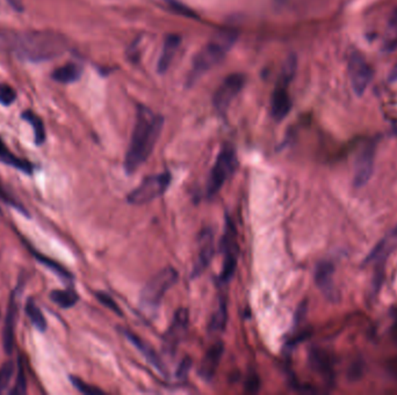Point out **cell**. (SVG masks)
<instances>
[{
  "label": "cell",
  "mask_w": 397,
  "mask_h": 395,
  "mask_svg": "<svg viewBox=\"0 0 397 395\" xmlns=\"http://www.w3.org/2000/svg\"><path fill=\"white\" fill-rule=\"evenodd\" d=\"M18 317V300L17 295L13 292L10 298L8 306V313L5 318L4 332H3V344H4L5 352L11 354L14 346V329Z\"/></svg>",
  "instance_id": "5bb4252c"
},
{
  "label": "cell",
  "mask_w": 397,
  "mask_h": 395,
  "mask_svg": "<svg viewBox=\"0 0 397 395\" xmlns=\"http://www.w3.org/2000/svg\"><path fill=\"white\" fill-rule=\"evenodd\" d=\"M13 374H14V363L12 361L5 362L0 368V393L6 391Z\"/></svg>",
  "instance_id": "83f0119b"
},
{
  "label": "cell",
  "mask_w": 397,
  "mask_h": 395,
  "mask_svg": "<svg viewBox=\"0 0 397 395\" xmlns=\"http://www.w3.org/2000/svg\"><path fill=\"white\" fill-rule=\"evenodd\" d=\"M23 118L26 122L30 123L32 128H33L35 144H43L45 141V128L41 118L30 111H23Z\"/></svg>",
  "instance_id": "603a6c76"
},
{
  "label": "cell",
  "mask_w": 397,
  "mask_h": 395,
  "mask_svg": "<svg viewBox=\"0 0 397 395\" xmlns=\"http://www.w3.org/2000/svg\"><path fill=\"white\" fill-rule=\"evenodd\" d=\"M223 351H224V347L221 342H217L208 349L207 354L202 359L200 370H199V373L204 381H211L215 376L216 370L219 368V362H221Z\"/></svg>",
  "instance_id": "9a60e30c"
},
{
  "label": "cell",
  "mask_w": 397,
  "mask_h": 395,
  "mask_svg": "<svg viewBox=\"0 0 397 395\" xmlns=\"http://www.w3.org/2000/svg\"><path fill=\"white\" fill-rule=\"evenodd\" d=\"M17 100V92L8 84L0 85V104L3 106H11Z\"/></svg>",
  "instance_id": "4dcf8cb0"
},
{
  "label": "cell",
  "mask_w": 397,
  "mask_h": 395,
  "mask_svg": "<svg viewBox=\"0 0 397 395\" xmlns=\"http://www.w3.org/2000/svg\"><path fill=\"white\" fill-rule=\"evenodd\" d=\"M297 69V58L295 56H290L286 63L282 67V74L279 78L275 89L272 94L271 113L275 121H282L287 117L292 109V100L288 94V84L293 79Z\"/></svg>",
  "instance_id": "5b68a950"
},
{
  "label": "cell",
  "mask_w": 397,
  "mask_h": 395,
  "mask_svg": "<svg viewBox=\"0 0 397 395\" xmlns=\"http://www.w3.org/2000/svg\"><path fill=\"white\" fill-rule=\"evenodd\" d=\"M375 145L368 144L361 150L358 155L356 163V174H354V185L363 187L367 183L373 173L374 166Z\"/></svg>",
  "instance_id": "7c38bea8"
},
{
  "label": "cell",
  "mask_w": 397,
  "mask_h": 395,
  "mask_svg": "<svg viewBox=\"0 0 397 395\" xmlns=\"http://www.w3.org/2000/svg\"><path fill=\"white\" fill-rule=\"evenodd\" d=\"M0 200L3 201V202H5V203L11 204V205H14V207H19V209H20L19 204L17 203L15 200H13L11 196H10V194H8V192L5 190L4 187H3V185H1V182H0Z\"/></svg>",
  "instance_id": "d6a6232c"
},
{
  "label": "cell",
  "mask_w": 397,
  "mask_h": 395,
  "mask_svg": "<svg viewBox=\"0 0 397 395\" xmlns=\"http://www.w3.org/2000/svg\"><path fill=\"white\" fill-rule=\"evenodd\" d=\"M26 314L35 328L39 329L40 332H45V329H47V320H45V315L42 313V311L40 310V307L34 303L33 300H30L27 302Z\"/></svg>",
  "instance_id": "cb8c5ba5"
},
{
  "label": "cell",
  "mask_w": 397,
  "mask_h": 395,
  "mask_svg": "<svg viewBox=\"0 0 397 395\" xmlns=\"http://www.w3.org/2000/svg\"><path fill=\"white\" fill-rule=\"evenodd\" d=\"M27 392V381H26V373H25V370H23V363L19 362L18 364V377H17V381H15V386L13 390H12V394H25Z\"/></svg>",
  "instance_id": "f1b7e54d"
},
{
  "label": "cell",
  "mask_w": 397,
  "mask_h": 395,
  "mask_svg": "<svg viewBox=\"0 0 397 395\" xmlns=\"http://www.w3.org/2000/svg\"><path fill=\"white\" fill-rule=\"evenodd\" d=\"M82 76V67L78 64L67 63L52 72V79L60 84H72Z\"/></svg>",
  "instance_id": "ffe728a7"
},
{
  "label": "cell",
  "mask_w": 397,
  "mask_h": 395,
  "mask_svg": "<svg viewBox=\"0 0 397 395\" xmlns=\"http://www.w3.org/2000/svg\"><path fill=\"white\" fill-rule=\"evenodd\" d=\"M245 77L241 74H233L223 80L222 84L216 89L213 104L219 114H224L235 98L244 87Z\"/></svg>",
  "instance_id": "30bf717a"
},
{
  "label": "cell",
  "mask_w": 397,
  "mask_h": 395,
  "mask_svg": "<svg viewBox=\"0 0 397 395\" xmlns=\"http://www.w3.org/2000/svg\"><path fill=\"white\" fill-rule=\"evenodd\" d=\"M123 335H126L127 339L134 344L135 347L138 348V350L141 351L142 354H144L145 359H148V362L151 365L155 366V369L158 370L160 373L167 374V370L164 366L163 362L160 361L158 354L155 352L153 348L150 347L145 341L142 340L141 337H138L134 332H129V330H123Z\"/></svg>",
  "instance_id": "e0dca14e"
},
{
  "label": "cell",
  "mask_w": 397,
  "mask_h": 395,
  "mask_svg": "<svg viewBox=\"0 0 397 395\" xmlns=\"http://www.w3.org/2000/svg\"><path fill=\"white\" fill-rule=\"evenodd\" d=\"M221 247L223 253V267L219 281V283L226 284L234 276L238 260L237 232L230 218L226 219Z\"/></svg>",
  "instance_id": "ba28073f"
},
{
  "label": "cell",
  "mask_w": 397,
  "mask_h": 395,
  "mask_svg": "<svg viewBox=\"0 0 397 395\" xmlns=\"http://www.w3.org/2000/svg\"><path fill=\"white\" fill-rule=\"evenodd\" d=\"M389 80L390 82H397V63L396 65L393 67L391 72H390Z\"/></svg>",
  "instance_id": "d590c367"
},
{
  "label": "cell",
  "mask_w": 397,
  "mask_h": 395,
  "mask_svg": "<svg viewBox=\"0 0 397 395\" xmlns=\"http://www.w3.org/2000/svg\"><path fill=\"white\" fill-rule=\"evenodd\" d=\"M34 255H35V259L43 263L45 267H48L49 269L55 271L61 278H65V280H72V275H71L65 268H63V267L58 264V263L55 262L54 260L49 259V258H47L45 255L39 254L37 251H34Z\"/></svg>",
  "instance_id": "484cf974"
},
{
  "label": "cell",
  "mask_w": 397,
  "mask_h": 395,
  "mask_svg": "<svg viewBox=\"0 0 397 395\" xmlns=\"http://www.w3.org/2000/svg\"><path fill=\"white\" fill-rule=\"evenodd\" d=\"M383 49L386 52H391L397 49V10L390 16L386 34L383 37Z\"/></svg>",
  "instance_id": "7402d4cb"
},
{
  "label": "cell",
  "mask_w": 397,
  "mask_h": 395,
  "mask_svg": "<svg viewBox=\"0 0 397 395\" xmlns=\"http://www.w3.org/2000/svg\"><path fill=\"white\" fill-rule=\"evenodd\" d=\"M0 161L4 163L8 166L14 167L17 170H21L23 173L32 174L33 173L34 167L30 161L21 159L15 157L8 146L4 144V142L0 139Z\"/></svg>",
  "instance_id": "d6986e66"
},
{
  "label": "cell",
  "mask_w": 397,
  "mask_h": 395,
  "mask_svg": "<svg viewBox=\"0 0 397 395\" xmlns=\"http://www.w3.org/2000/svg\"><path fill=\"white\" fill-rule=\"evenodd\" d=\"M178 281V273L172 267H167L157 273L142 290L141 304L147 310H156L164 295Z\"/></svg>",
  "instance_id": "8992f818"
},
{
  "label": "cell",
  "mask_w": 397,
  "mask_h": 395,
  "mask_svg": "<svg viewBox=\"0 0 397 395\" xmlns=\"http://www.w3.org/2000/svg\"><path fill=\"white\" fill-rule=\"evenodd\" d=\"M237 167V155L234 146L226 144L216 158L215 165L211 170L208 177L206 194L207 197L212 199L219 194L226 180L235 173Z\"/></svg>",
  "instance_id": "277c9868"
},
{
  "label": "cell",
  "mask_w": 397,
  "mask_h": 395,
  "mask_svg": "<svg viewBox=\"0 0 397 395\" xmlns=\"http://www.w3.org/2000/svg\"><path fill=\"white\" fill-rule=\"evenodd\" d=\"M191 368V361L189 359H184V362L182 363V365L179 366L178 376L179 377H185L187 374V371Z\"/></svg>",
  "instance_id": "836d02e7"
},
{
  "label": "cell",
  "mask_w": 397,
  "mask_h": 395,
  "mask_svg": "<svg viewBox=\"0 0 397 395\" xmlns=\"http://www.w3.org/2000/svg\"><path fill=\"white\" fill-rule=\"evenodd\" d=\"M334 264L329 261H322L316 267V284L331 300L334 298Z\"/></svg>",
  "instance_id": "2e32d148"
},
{
  "label": "cell",
  "mask_w": 397,
  "mask_h": 395,
  "mask_svg": "<svg viewBox=\"0 0 397 395\" xmlns=\"http://www.w3.org/2000/svg\"><path fill=\"white\" fill-rule=\"evenodd\" d=\"M12 8H14L17 12L23 11V0H8Z\"/></svg>",
  "instance_id": "e575fe53"
},
{
  "label": "cell",
  "mask_w": 397,
  "mask_h": 395,
  "mask_svg": "<svg viewBox=\"0 0 397 395\" xmlns=\"http://www.w3.org/2000/svg\"><path fill=\"white\" fill-rule=\"evenodd\" d=\"M180 42H182V38L178 35H175V34L167 35L165 41H164L163 50H162L160 59H158V64H157V70L160 74H165L169 70L175 52L180 45Z\"/></svg>",
  "instance_id": "ac0fdd59"
},
{
  "label": "cell",
  "mask_w": 397,
  "mask_h": 395,
  "mask_svg": "<svg viewBox=\"0 0 397 395\" xmlns=\"http://www.w3.org/2000/svg\"><path fill=\"white\" fill-rule=\"evenodd\" d=\"M347 69L353 91L356 95H363L373 78L371 65L367 63V60L361 52H353L349 57Z\"/></svg>",
  "instance_id": "9c48e42d"
},
{
  "label": "cell",
  "mask_w": 397,
  "mask_h": 395,
  "mask_svg": "<svg viewBox=\"0 0 397 395\" xmlns=\"http://www.w3.org/2000/svg\"><path fill=\"white\" fill-rule=\"evenodd\" d=\"M96 297H97V300L100 302V304L107 307L108 310L113 311V312L118 314V315H122L120 307L118 306V304L116 303V300H113L108 293H106V292H97Z\"/></svg>",
  "instance_id": "1f68e13d"
},
{
  "label": "cell",
  "mask_w": 397,
  "mask_h": 395,
  "mask_svg": "<svg viewBox=\"0 0 397 395\" xmlns=\"http://www.w3.org/2000/svg\"><path fill=\"white\" fill-rule=\"evenodd\" d=\"M163 124L164 120L160 115L155 114L143 106L138 107L136 122L125 159L127 173H134L148 160L160 138Z\"/></svg>",
  "instance_id": "7a4b0ae2"
},
{
  "label": "cell",
  "mask_w": 397,
  "mask_h": 395,
  "mask_svg": "<svg viewBox=\"0 0 397 395\" xmlns=\"http://www.w3.org/2000/svg\"><path fill=\"white\" fill-rule=\"evenodd\" d=\"M67 38L54 30L0 32V49L14 52L19 58L33 63L56 58L67 52Z\"/></svg>",
  "instance_id": "6da1fadb"
},
{
  "label": "cell",
  "mask_w": 397,
  "mask_h": 395,
  "mask_svg": "<svg viewBox=\"0 0 397 395\" xmlns=\"http://www.w3.org/2000/svg\"><path fill=\"white\" fill-rule=\"evenodd\" d=\"M71 383L74 385V387L77 388L79 392H82L84 394L89 395H100L105 394L104 391H101L99 388L94 387V386H91V385L86 384L85 381H83L82 379H79L78 377H71Z\"/></svg>",
  "instance_id": "f546056e"
},
{
  "label": "cell",
  "mask_w": 397,
  "mask_h": 395,
  "mask_svg": "<svg viewBox=\"0 0 397 395\" xmlns=\"http://www.w3.org/2000/svg\"><path fill=\"white\" fill-rule=\"evenodd\" d=\"M236 40L237 33L235 30H222L216 33L215 36L195 56L190 74L191 82H195L197 78L207 71L219 65L223 59L226 58V54L229 52Z\"/></svg>",
  "instance_id": "3957f363"
},
{
  "label": "cell",
  "mask_w": 397,
  "mask_h": 395,
  "mask_svg": "<svg viewBox=\"0 0 397 395\" xmlns=\"http://www.w3.org/2000/svg\"><path fill=\"white\" fill-rule=\"evenodd\" d=\"M52 302L62 307V308H70L78 303L79 295L72 289H64V290H55L50 293Z\"/></svg>",
  "instance_id": "44dd1931"
},
{
  "label": "cell",
  "mask_w": 397,
  "mask_h": 395,
  "mask_svg": "<svg viewBox=\"0 0 397 395\" xmlns=\"http://www.w3.org/2000/svg\"><path fill=\"white\" fill-rule=\"evenodd\" d=\"M171 174L160 173L145 177L138 188L130 192L127 201L133 205H143L163 195L171 183Z\"/></svg>",
  "instance_id": "52a82bcc"
},
{
  "label": "cell",
  "mask_w": 397,
  "mask_h": 395,
  "mask_svg": "<svg viewBox=\"0 0 397 395\" xmlns=\"http://www.w3.org/2000/svg\"><path fill=\"white\" fill-rule=\"evenodd\" d=\"M226 319H228V307L226 302H221L217 311L211 319L209 329L212 332H222L223 329L226 328Z\"/></svg>",
  "instance_id": "d4e9b609"
},
{
  "label": "cell",
  "mask_w": 397,
  "mask_h": 395,
  "mask_svg": "<svg viewBox=\"0 0 397 395\" xmlns=\"http://www.w3.org/2000/svg\"><path fill=\"white\" fill-rule=\"evenodd\" d=\"M214 255V234L212 229H206L200 233L199 238V253L197 261L194 263L193 276H200L207 267L212 262Z\"/></svg>",
  "instance_id": "8fae6325"
},
{
  "label": "cell",
  "mask_w": 397,
  "mask_h": 395,
  "mask_svg": "<svg viewBox=\"0 0 397 395\" xmlns=\"http://www.w3.org/2000/svg\"><path fill=\"white\" fill-rule=\"evenodd\" d=\"M187 328H189V312L182 308L177 311L175 318L172 320L171 327L169 328L164 337L167 350H175L180 340L185 337Z\"/></svg>",
  "instance_id": "4fadbf2b"
},
{
  "label": "cell",
  "mask_w": 397,
  "mask_h": 395,
  "mask_svg": "<svg viewBox=\"0 0 397 395\" xmlns=\"http://www.w3.org/2000/svg\"><path fill=\"white\" fill-rule=\"evenodd\" d=\"M164 1H165V4L169 6V8H170L172 12H175V13H177L178 15H182V16H185V18H199V15H197L192 8L186 6L185 4H182L179 0H164Z\"/></svg>",
  "instance_id": "4316f807"
}]
</instances>
